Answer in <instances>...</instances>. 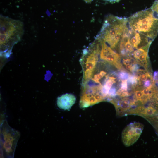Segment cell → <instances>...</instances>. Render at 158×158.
<instances>
[{
  "mask_svg": "<svg viewBox=\"0 0 158 158\" xmlns=\"http://www.w3.org/2000/svg\"><path fill=\"white\" fill-rule=\"evenodd\" d=\"M95 38L98 39L100 43V48L99 54L100 59L114 65L118 69H123V66L120 62V55L107 46L102 40L96 37Z\"/></svg>",
  "mask_w": 158,
  "mask_h": 158,
  "instance_id": "5",
  "label": "cell"
},
{
  "mask_svg": "<svg viewBox=\"0 0 158 158\" xmlns=\"http://www.w3.org/2000/svg\"><path fill=\"white\" fill-rule=\"evenodd\" d=\"M135 98L136 101L140 102L143 103V95L142 91L140 90H137L134 92Z\"/></svg>",
  "mask_w": 158,
  "mask_h": 158,
  "instance_id": "10",
  "label": "cell"
},
{
  "mask_svg": "<svg viewBox=\"0 0 158 158\" xmlns=\"http://www.w3.org/2000/svg\"><path fill=\"white\" fill-rule=\"evenodd\" d=\"M76 97L72 94L66 93L59 97L57 104L60 109L64 110H69L75 104Z\"/></svg>",
  "mask_w": 158,
  "mask_h": 158,
  "instance_id": "7",
  "label": "cell"
},
{
  "mask_svg": "<svg viewBox=\"0 0 158 158\" xmlns=\"http://www.w3.org/2000/svg\"><path fill=\"white\" fill-rule=\"evenodd\" d=\"M125 66V67L127 70L133 71V66L131 64H128Z\"/></svg>",
  "mask_w": 158,
  "mask_h": 158,
  "instance_id": "16",
  "label": "cell"
},
{
  "mask_svg": "<svg viewBox=\"0 0 158 158\" xmlns=\"http://www.w3.org/2000/svg\"><path fill=\"white\" fill-rule=\"evenodd\" d=\"M135 104L134 102H131L128 99L125 98L121 99L117 106L118 107L119 112L123 113L128 110Z\"/></svg>",
  "mask_w": 158,
  "mask_h": 158,
  "instance_id": "8",
  "label": "cell"
},
{
  "mask_svg": "<svg viewBox=\"0 0 158 158\" xmlns=\"http://www.w3.org/2000/svg\"><path fill=\"white\" fill-rule=\"evenodd\" d=\"M85 1L86 2L89 3L92 1L93 0H83ZM107 1H109L110 2H118L119 1L121 0H104Z\"/></svg>",
  "mask_w": 158,
  "mask_h": 158,
  "instance_id": "15",
  "label": "cell"
},
{
  "mask_svg": "<svg viewBox=\"0 0 158 158\" xmlns=\"http://www.w3.org/2000/svg\"><path fill=\"white\" fill-rule=\"evenodd\" d=\"M128 24L127 18L108 15L96 37L107 43L112 49L115 48Z\"/></svg>",
  "mask_w": 158,
  "mask_h": 158,
  "instance_id": "3",
  "label": "cell"
},
{
  "mask_svg": "<svg viewBox=\"0 0 158 158\" xmlns=\"http://www.w3.org/2000/svg\"><path fill=\"white\" fill-rule=\"evenodd\" d=\"M157 113L156 109L152 106L144 108L142 107L138 115L144 117H150L154 116Z\"/></svg>",
  "mask_w": 158,
  "mask_h": 158,
  "instance_id": "9",
  "label": "cell"
},
{
  "mask_svg": "<svg viewBox=\"0 0 158 158\" xmlns=\"http://www.w3.org/2000/svg\"><path fill=\"white\" fill-rule=\"evenodd\" d=\"M83 52L81 62L83 70L82 83L85 85L90 80L98 60L100 51V45L98 41L96 40Z\"/></svg>",
  "mask_w": 158,
  "mask_h": 158,
  "instance_id": "4",
  "label": "cell"
},
{
  "mask_svg": "<svg viewBox=\"0 0 158 158\" xmlns=\"http://www.w3.org/2000/svg\"><path fill=\"white\" fill-rule=\"evenodd\" d=\"M143 126L139 123H131L124 129L122 134V140L124 145L129 146L133 144L140 136Z\"/></svg>",
  "mask_w": 158,
  "mask_h": 158,
  "instance_id": "6",
  "label": "cell"
},
{
  "mask_svg": "<svg viewBox=\"0 0 158 158\" xmlns=\"http://www.w3.org/2000/svg\"><path fill=\"white\" fill-rule=\"evenodd\" d=\"M123 62L125 65L128 64H131L132 63V60L130 58L127 59H124L123 60Z\"/></svg>",
  "mask_w": 158,
  "mask_h": 158,
  "instance_id": "14",
  "label": "cell"
},
{
  "mask_svg": "<svg viewBox=\"0 0 158 158\" xmlns=\"http://www.w3.org/2000/svg\"><path fill=\"white\" fill-rule=\"evenodd\" d=\"M120 88L123 90L128 91L127 80H121V86Z\"/></svg>",
  "mask_w": 158,
  "mask_h": 158,
  "instance_id": "13",
  "label": "cell"
},
{
  "mask_svg": "<svg viewBox=\"0 0 158 158\" xmlns=\"http://www.w3.org/2000/svg\"><path fill=\"white\" fill-rule=\"evenodd\" d=\"M130 28L153 41L158 33V16L151 7L139 11L128 18Z\"/></svg>",
  "mask_w": 158,
  "mask_h": 158,
  "instance_id": "1",
  "label": "cell"
},
{
  "mask_svg": "<svg viewBox=\"0 0 158 158\" xmlns=\"http://www.w3.org/2000/svg\"><path fill=\"white\" fill-rule=\"evenodd\" d=\"M129 76L128 73L123 71H121L119 73V78L121 80H128Z\"/></svg>",
  "mask_w": 158,
  "mask_h": 158,
  "instance_id": "11",
  "label": "cell"
},
{
  "mask_svg": "<svg viewBox=\"0 0 158 158\" xmlns=\"http://www.w3.org/2000/svg\"><path fill=\"white\" fill-rule=\"evenodd\" d=\"M155 13L158 16V0H156L151 7Z\"/></svg>",
  "mask_w": 158,
  "mask_h": 158,
  "instance_id": "12",
  "label": "cell"
},
{
  "mask_svg": "<svg viewBox=\"0 0 158 158\" xmlns=\"http://www.w3.org/2000/svg\"><path fill=\"white\" fill-rule=\"evenodd\" d=\"M0 50L1 53L10 52L13 46L20 41L24 33L23 23L1 15Z\"/></svg>",
  "mask_w": 158,
  "mask_h": 158,
  "instance_id": "2",
  "label": "cell"
},
{
  "mask_svg": "<svg viewBox=\"0 0 158 158\" xmlns=\"http://www.w3.org/2000/svg\"><path fill=\"white\" fill-rule=\"evenodd\" d=\"M157 95L158 96L157 97V100L158 101V95Z\"/></svg>",
  "mask_w": 158,
  "mask_h": 158,
  "instance_id": "17",
  "label": "cell"
}]
</instances>
